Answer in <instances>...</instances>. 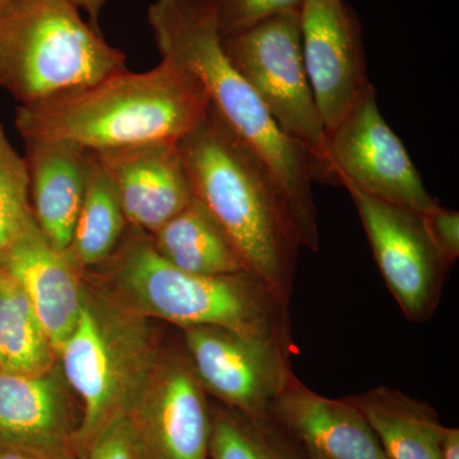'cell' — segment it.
Returning a JSON list of instances; mask_svg holds the SVG:
<instances>
[{"mask_svg": "<svg viewBox=\"0 0 459 459\" xmlns=\"http://www.w3.org/2000/svg\"><path fill=\"white\" fill-rule=\"evenodd\" d=\"M178 147L195 198L220 223L247 270L261 277L290 309L303 244L276 174L212 104Z\"/></svg>", "mask_w": 459, "mask_h": 459, "instance_id": "1", "label": "cell"}, {"mask_svg": "<svg viewBox=\"0 0 459 459\" xmlns=\"http://www.w3.org/2000/svg\"><path fill=\"white\" fill-rule=\"evenodd\" d=\"M211 101L195 74L162 59L150 71L123 69L89 86L17 107L23 141L72 142L104 151L178 143L204 119Z\"/></svg>", "mask_w": 459, "mask_h": 459, "instance_id": "2", "label": "cell"}, {"mask_svg": "<svg viewBox=\"0 0 459 459\" xmlns=\"http://www.w3.org/2000/svg\"><path fill=\"white\" fill-rule=\"evenodd\" d=\"M147 21L162 59L195 74L217 113L270 165L289 197L301 244L318 252L309 157L283 134L255 91L230 62L220 32L219 0H155Z\"/></svg>", "mask_w": 459, "mask_h": 459, "instance_id": "3", "label": "cell"}, {"mask_svg": "<svg viewBox=\"0 0 459 459\" xmlns=\"http://www.w3.org/2000/svg\"><path fill=\"white\" fill-rule=\"evenodd\" d=\"M132 231L108 261L113 262L117 296L133 312L181 329L221 327L291 336L289 307L261 277L249 271L223 276L188 273L165 261L146 232Z\"/></svg>", "mask_w": 459, "mask_h": 459, "instance_id": "4", "label": "cell"}, {"mask_svg": "<svg viewBox=\"0 0 459 459\" xmlns=\"http://www.w3.org/2000/svg\"><path fill=\"white\" fill-rule=\"evenodd\" d=\"M126 69L71 0H0V90L29 107Z\"/></svg>", "mask_w": 459, "mask_h": 459, "instance_id": "5", "label": "cell"}, {"mask_svg": "<svg viewBox=\"0 0 459 459\" xmlns=\"http://www.w3.org/2000/svg\"><path fill=\"white\" fill-rule=\"evenodd\" d=\"M59 365L83 406L78 458L100 429L137 407L160 358L146 318L117 296L83 287L80 318L60 350Z\"/></svg>", "mask_w": 459, "mask_h": 459, "instance_id": "6", "label": "cell"}, {"mask_svg": "<svg viewBox=\"0 0 459 459\" xmlns=\"http://www.w3.org/2000/svg\"><path fill=\"white\" fill-rule=\"evenodd\" d=\"M222 47L283 134L304 148L309 166L320 161L327 131L305 65L300 11L283 12L226 36Z\"/></svg>", "mask_w": 459, "mask_h": 459, "instance_id": "7", "label": "cell"}, {"mask_svg": "<svg viewBox=\"0 0 459 459\" xmlns=\"http://www.w3.org/2000/svg\"><path fill=\"white\" fill-rule=\"evenodd\" d=\"M309 171L316 183L358 189L418 212L440 204L425 188L406 147L380 113L373 84L327 133L325 155Z\"/></svg>", "mask_w": 459, "mask_h": 459, "instance_id": "8", "label": "cell"}, {"mask_svg": "<svg viewBox=\"0 0 459 459\" xmlns=\"http://www.w3.org/2000/svg\"><path fill=\"white\" fill-rule=\"evenodd\" d=\"M183 334L190 365L207 394L250 418L271 415L294 373L292 337L221 327L184 328Z\"/></svg>", "mask_w": 459, "mask_h": 459, "instance_id": "9", "label": "cell"}, {"mask_svg": "<svg viewBox=\"0 0 459 459\" xmlns=\"http://www.w3.org/2000/svg\"><path fill=\"white\" fill-rule=\"evenodd\" d=\"M389 291L411 322L434 316L448 267L425 228L422 213L347 188Z\"/></svg>", "mask_w": 459, "mask_h": 459, "instance_id": "10", "label": "cell"}, {"mask_svg": "<svg viewBox=\"0 0 459 459\" xmlns=\"http://www.w3.org/2000/svg\"><path fill=\"white\" fill-rule=\"evenodd\" d=\"M300 29L305 65L328 133L373 84L361 23L344 0H303Z\"/></svg>", "mask_w": 459, "mask_h": 459, "instance_id": "11", "label": "cell"}, {"mask_svg": "<svg viewBox=\"0 0 459 459\" xmlns=\"http://www.w3.org/2000/svg\"><path fill=\"white\" fill-rule=\"evenodd\" d=\"M205 394L186 353L160 358L129 415L142 459H208L211 410Z\"/></svg>", "mask_w": 459, "mask_h": 459, "instance_id": "12", "label": "cell"}, {"mask_svg": "<svg viewBox=\"0 0 459 459\" xmlns=\"http://www.w3.org/2000/svg\"><path fill=\"white\" fill-rule=\"evenodd\" d=\"M91 152L113 181L129 228L153 234L195 198L178 143Z\"/></svg>", "mask_w": 459, "mask_h": 459, "instance_id": "13", "label": "cell"}, {"mask_svg": "<svg viewBox=\"0 0 459 459\" xmlns=\"http://www.w3.org/2000/svg\"><path fill=\"white\" fill-rule=\"evenodd\" d=\"M270 416L304 459H389L352 403L316 394L294 373Z\"/></svg>", "mask_w": 459, "mask_h": 459, "instance_id": "14", "label": "cell"}, {"mask_svg": "<svg viewBox=\"0 0 459 459\" xmlns=\"http://www.w3.org/2000/svg\"><path fill=\"white\" fill-rule=\"evenodd\" d=\"M66 388L59 362L44 373L0 371V446L78 458Z\"/></svg>", "mask_w": 459, "mask_h": 459, "instance_id": "15", "label": "cell"}, {"mask_svg": "<svg viewBox=\"0 0 459 459\" xmlns=\"http://www.w3.org/2000/svg\"><path fill=\"white\" fill-rule=\"evenodd\" d=\"M0 264L29 299L59 355L82 307L81 268L48 240L36 221L0 253Z\"/></svg>", "mask_w": 459, "mask_h": 459, "instance_id": "16", "label": "cell"}, {"mask_svg": "<svg viewBox=\"0 0 459 459\" xmlns=\"http://www.w3.org/2000/svg\"><path fill=\"white\" fill-rule=\"evenodd\" d=\"M23 142L33 217L48 240L65 252L86 193L90 151L72 142Z\"/></svg>", "mask_w": 459, "mask_h": 459, "instance_id": "17", "label": "cell"}, {"mask_svg": "<svg viewBox=\"0 0 459 459\" xmlns=\"http://www.w3.org/2000/svg\"><path fill=\"white\" fill-rule=\"evenodd\" d=\"M344 398L367 420L389 459H440L446 427L427 402L385 385Z\"/></svg>", "mask_w": 459, "mask_h": 459, "instance_id": "18", "label": "cell"}, {"mask_svg": "<svg viewBox=\"0 0 459 459\" xmlns=\"http://www.w3.org/2000/svg\"><path fill=\"white\" fill-rule=\"evenodd\" d=\"M150 237L165 261L188 273L223 276L247 271L237 247L197 198Z\"/></svg>", "mask_w": 459, "mask_h": 459, "instance_id": "19", "label": "cell"}, {"mask_svg": "<svg viewBox=\"0 0 459 459\" xmlns=\"http://www.w3.org/2000/svg\"><path fill=\"white\" fill-rule=\"evenodd\" d=\"M126 228L113 181L90 151L86 193L66 252L80 268L104 264L122 243Z\"/></svg>", "mask_w": 459, "mask_h": 459, "instance_id": "20", "label": "cell"}, {"mask_svg": "<svg viewBox=\"0 0 459 459\" xmlns=\"http://www.w3.org/2000/svg\"><path fill=\"white\" fill-rule=\"evenodd\" d=\"M59 362L21 287L0 267V371L38 374Z\"/></svg>", "mask_w": 459, "mask_h": 459, "instance_id": "21", "label": "cell"}, {"mask_svg": "<svg viewBox=\"0 0 459 459\" xmlns=\"http://www.w3.org/2000/svg\"><path fill=\"white\" fill-rule=\"evenodd\" d=\"M208 459H304L271 416L255 419L226 407L211 411Z\"/></svg>", "mask_w": 459, "mask_h": 459, "instance_id": "22", "label": "cell"}, {"mask_svg": "<svg viewBox=\"0 0 459 459\" xmlns=\"http://www.w3.org/2000/svg\"><path fill=\"white\" fill-rule=\"evenodd\" d=\"M32 222L26 157L18 153L0 124V253Z\"/></svg>", "mask_w": 459, "mask_h": 459, "instance_id": "23", "label": "cell"}, {"mask_svg": "<svg viewBox=\"0 0 459 459\" xmlns=\"http://www.w3.org/2000/svg\"><path fill=\"white\" fill-rule=\"evenodd\" d=\"M303 0H219L221 38L244 31L265 18L300 11Z\"/></svg>", "mask_w": 459, "mask_h": 459, "instance_id": "24", "label": "cell"}, {"mask_svg": "<svg viewBox=\"0 0 459 459\" xmlns=\"http://www.w3.org/2000/svg\"><path fill=\"white\" fill-rule=\"evenodd\" d=\"M82 459H142L131 418L117 416L100 429L84 449Z\"/></svg>", "mask_w": 459, "mask_h": 459, "instance_id": "25", "label": "cell"}, {"mask_svg": "<svg viewBox=\"0 0 459 459\" xmlns=\"http://www.w3.org/2000/svg\"><path fill=\"white\" fill-rule=\"evenodd\" d=\"M422 219L435 249L444 264L451 268L459 256V213L439 204L422 213Z\"/></svg>", "mask_w": 459, "mask_h": 459, "instance_id": "26", "label": "cell"}, {"mask_svg": "<svg viewBox=\"0 0 459 459\" xmlns=\"http://www.w3.org/2000/svg\"><path fill=\"white\" fill-rule=\"evenodd\" d=\"M0 459H78L66 455H49V453L29 451V449L8 448L0 446Z\"/></svg>", "mask_w": 459, "mask_h": 459, "instance_id": "27", "label": "cell"}, {"mask_svg": "<svg viewBox=\"0 0 459 459\" xmlns=\"http://www.w3.org/2000/svg\"><path fill=\"white\" fill-rule=\"evenodd\" d=\"M440 459H459V430L446 428L440 446Z\"/></svg>", "mask_w": 459, "mask_h": 459, "instance_id": "28", "label": "cell"}, {"mask_svg": "<svg viewBox=\"0 0 459 459\" xmlns=\"http://www.w3.org/2000/svg\"><path fill=\"white\" fill-rule=\"evenodd\" d=\"M71 2L80 11L86 12L87 17H89V23L93 29L100 30V13H101L102 8L105 7L108 0H71Z\"/></svg>", "mask_w": 459, "mask_h": 459, "instance_id": "29", "label": "cell"}, {"mask_svg": "<svg viewBox=\"0 0 459 459\" xmlns=\"http://www.w3.org/2000/svg\"><path fill=\"white\" fill-rule=\"evenodd\" d=\"M0 267H2V264H0Z\"/></svg>", "mask_w": 459, "mask_h": 459, "instance_id": "30", "label": "cell"}]
</instances>
